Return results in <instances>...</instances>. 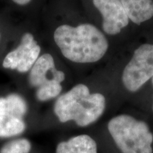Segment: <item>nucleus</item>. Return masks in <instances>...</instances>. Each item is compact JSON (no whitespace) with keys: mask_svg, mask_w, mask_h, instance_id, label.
<instances>
[{"mask_svg":"<svg viewBox=\"0 0 153 153\" xmlns=\"http://www.w3.org/2000/svg\"><path fill=\"white\" fill-rule=\"evenodd\" d=\"M31 145L26 139H18L4 145L0 153H29Z\"/></svg>","mask_w":153,"mask_h":153,"instance_id":"11","label":"nucleus"},{"mask_svg":"<svg viewBox=\"0 0 153 153\" xmlns=\"http://www.w3.org/2000/svg\"><path fill=\"white\" fill-rule=\"evenodd\" d=\"M14 3L17 4L19 5H26L28 4L31 0H12Z\"/></svg>","mask_w":153,"mask_h":153,"instance_id":"12","label":"nucleus"},{"mask_svg":"<svg viewBox=\"0 0 153 153\" xmlns=\"http://www.w3.org/2000/svg\"><path fill=\"white\" fill-rule=\"evenodd\" d=\"M54 41L63 56L77 63H91L100 60L108 49L104 33L90 24L73 27L62 25L54 33Z\"/></svg>","mask_w":153,"mask_h":153,"instance_id":"1","label":"nucleus"},{"mask_svg":"<svg viewBox=\"0 0 153 153\" xmlns=\"http://www.w3.org/2000/svg\"><path fill=\"white\" fill-rule=\"evenodd\" d=\"M153 77V44L145 43L134 51L122 74V82L127 90L138 91Z\"/></svg>","mask_w":153,"mask_h":153,"instance_id":"5","label":"nucleus"},{"mask_svg":"<svg viewBox=\"0 0 153 153\" xmlns=\"http://www.w3.org/2000/svg\"><path fill=\"white\" fill-rule=\"evenodd\" d=\"M152 85H153V77L152 78ZM152 110H153V106H152Z\"/></svg>","mask_w":153,"mask_h":153,"instance_id":"13","label":"nucleus"},{"mask_svg":"<svg viewBox=\"0 0 153 153\" xmlns=\"http://www.w3.org/2000/svg\"><path fill=\"white\" fill-rule=\"evenodd\" d=\"M129 20L140 25L153 16L152 0H120Z\"/></svg>","mask_w":153,"mask_h":153,"instance_id":"9","label":"nucleus"},{"mask_svg":"<svg viewBox=\"0 0 153 153\" xmlns=\"http://www.w3.org/2000/svg\"><path fill=\"white\" fill-rule=\"evenodd\" d=\"M65 79V74L55 68L52 55L44 54L38 57L30 69L28 81L32 87L37 88L38 100L45 101L60 94L62 89L61 83Z\"/></svg>","mask_w":153,"mask_h":153,"instance_id":"4","label":"nucleus"},{"mask_svg":"<svg viewBox=\"0 0 153 153\" xmlns=\"http://www.w3.org/2000/svg\"><path fill=\"white\" fill-rule=\"evenodd\" d=\"M26 111V101L19 95L0 97V137H9L22 133L26 129L23 118Z\"/></svg>","mask_w":153,"mask_h":153,"instance_id":"6","label":"nucleus"},{"mask_svg":"<svg viewBox=\"0 0 153 153\" xmlns=\"http://www.w3.org/2000/svg\"><path fill=\"white\" fill-rule=\"evenodd\" d=\"M94 5L103 17V30L110 36L117 35L129 24L120 0H93Z\"/></svg>","mask_w":153,"mask_h":153,"instance_id":"8","label":"nucleus"},{"mask_svg":"<svg viewBox=\"0 0 153 153\" xmlns=\"http://www.w3.org/2000/svg\"><path fill=\"white\" fill-rule=\"evenodd\" d=\"M108 130L122 153H152L153 134L143 120L120 114L109 120Z\"/></svg>","mask_w":153,"mask_h":153,"instance_id":"3","label":"nucleus"},{"mask_svg":"<svg viewBox=\"0 0 153 153\" xmlns=\"http://www.w3.org/2000/svg\"><path fill=\"white\" fill-rule=\"evenodd\" d=\"M105 108L104 95L91 94L85 85L79 84L57 99L54 111L62 123L74 120L80 127H86L97 121Z\"/></svg>","mask_w":153,"mask_h":153,"instance_id":"2","label":"nucleus"},{"mask_svg":"<svg viewBox=\"0 0 153 153\" xmlns=\"http://www.w3.org/2000/svg\"><path fill=\"white\" fill-rule=\"evenodd\" d=\"M0 37H1V36H0Z\"/></svg>","mask_w":153,"mask_h":153,"instance_id":"14","label":"nucleus"},{"mask_svg":"<svg viewBox=\"0 0 153 153\" xmlns=\"http://www.w3.org/2000/svg\"><path fill=\"white\" fill-rule=\"evenodd\" d=\"M56 153H97V145L89 135H80L59 143Z\"/></svg>","mask_w":153,"mask_h":153,"instance_id":"10","label":"nucleus"},{"mask_svg":"<svg viewBox=\"0 0 153 153\" xmlns=\"http://www.w3.org/2000/svg\"><path fill=\"white\" fill-rule=\"evenodd\" d=\"M41 47L31 33L22 36L20 45L7 55L3 61L4 68L16 70L19 72L29 71L39 57Z\"/></svg>","mask_w":153,"mask_h":153,"instance_id":"7","label":"nucleus"}]
</instances>
